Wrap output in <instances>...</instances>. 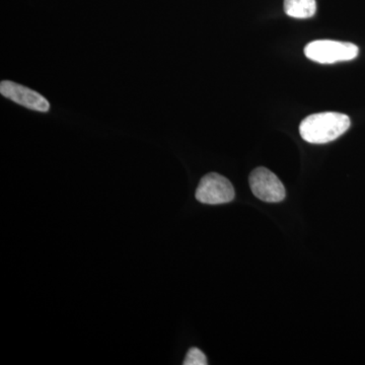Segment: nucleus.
Here are the masks:
<instances>
[{
  "label": "nucleus",
  "instance_id": "f257e3e1",
  "mask_svg": "<svg viewBox=\"0 0 365 365\" xmlns=\"http://www.w3.org/2000/svg\"><path fill=\"white\" fill-rule=\"evenodd\" d=\"M349 117L336 112L313 114L302 120L299 133L307 143L324 144L335 140L349 129Z\"/></svg>",
  "mask_w": 365,
  "mask_h": 365
},
{
  "label": "nucleus",
  "instance_id": "f03ea898",
  "mask_svg": "<svg viewBox=\"0 0 365 365\" xmlns=\"http://www.w3.org/2000/svg\"><path fill=\"white\" fill-rule=\"evenodd\" d=\"M359 52V47L352 43L331 40L314 41L304 48L307 58L322 64L349 61L356 58Z\"/></svg>",
  "mask_w": 365,
  "mask_h": 365
},
{
  "label": "nucleus",
  "instance_id": "7ed1b4c3",
  "mask_svg": "<svg viewBox=\"0 0 365 365\" xmlns=\"http://www.w3.org/2000/svg\"><path fill=\"white\" fill-rule=\"evenodd\" d=\"M196 199L199 202L208 205H220L232 202L235 199V189L227 178L210 173L205 175L196 190Z\"/></svg>",
  "mask_w": 365,
  "mask_h": 365
},
{
  "label": "nucleus",
  "instance_id": "20e7f679",
  "mask_svg": "<svg viewBox=\"0 0 365 365\" xmlns=\"http://www.w3.org/2000/svg\"><path fill=\"white\" fill-rule=\"evenodd\" d=\"M249 182L254 195L265 202H281L287 196L282 182L266 168L255 169L250 175Z\"/></svg>",
  "mask_w": 365,
  "mask_h": 365
},
{
  "label": "nucleus",
  "instance_id": "39448f33",
  "mask_svg": "<svg viewBox=\"0 0 365 365\" xmlns=\"http://www.w3.org/2000/svg\"><path fill=\"white\" fill-rule=\"evenodd\" d=\"M0 93L16 104L38 112H48L50 104L42 95L14 81H4L0 83Z\"/></svg>",
  "mask_w": 365,
  "mask_h": 365
},
{
  "label": "nucleus",
  "instance_id": "423d86ee",
  "mask_svg": "<svg viewBox=\"0 0 365 365\" xmlns=\"http://www.w3.org/2000/svg\"><path fill=\"white\" fill-rule=\"evenodd\" d=\"M317 11L316 0H284V11L294 19H309Z\"/></svg>",
  "mask_w": 365,
  "mask_h": 365
},
{
  "label": "nucleus",
  "instance_id": "0eeeda50",
  "mask_svg": "<svg viewBox=\"0 0 365 365\" xmlns=\"http://www.w3.org/2000/svg\"><path fill=\"white\" fill-rule=\"evenodd\" d=\"M184 365H207V357L199 348L193 347L187 353Z\"/></svg>",
  "mask_w": 365,
  "mask_h": 365
}]
</instances>
